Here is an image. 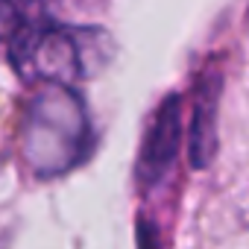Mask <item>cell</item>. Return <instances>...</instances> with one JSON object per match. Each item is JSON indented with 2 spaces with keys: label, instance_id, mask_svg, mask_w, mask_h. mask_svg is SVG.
<instances>
[{
  "label": "cell",
  "instance_id": "obj_5",
  "mask_svg": "<svg viewBox=\"0 0 249 249\" xmlns=\"http://www.w3.org/2000/svg\"><path fill=\"white\" fill-rule=\"evenodd\" d=\"M38 9L36 0H0V44H9L21 24Z\"/></svg>",
  "mask_w": 249,
  "mask_h": 249
},
{
  "label": "cell",
  "instance_id": "obj_2",
  "mask_svg": "<svg viewBox=\"0 0 249 249\" xmlns=\"http://www.w3.org/2000/svg\"><path fill=\"white\" fill-rule=\"evenodd\" d=\"M94 147L85 100L73 85L36 82L24 106L21 153L36 176H62Z\"/></svg>",
  "mask_w": 249,
  "mask_h": 249
},
{
  "label": "cell",
  "instance_id": "obj_6",
  "mask_svg": "<svg viewBox=\"0 0 249 249\" xmlns=\"http://www.w3.org/2000/svg\"><path fill=\"white\" fill-rule=\"evenodd\" d=\"M138 249H161L159 234H156V226L147 223V220L138 223Z\"/></svg>",
  "mask_w": 249,
  "mask_h": 249
},
{
  "label": "cell",
  "instance_id": "obj_1",
  "mask_svg": "<svg viewBox=\"0 0 249 249\" xmlns=\"http://www.w3.org/2000/svg\"><path fill=\"white\" fill-rule=\"evenodd\" d=\"M9 65L30 85L82 82L97 76L114 59V41L103 27L59 24L36 9L6 44Z\"/></svg>",
  "mask_w": 249,
  "mask_h": 249
},
{
  "label": "cell",
  "instance_id": "obj_3",
  "mask_svg": "<svg viewBox=\"0 0 249 249\" xmlns=\"http://www.w3.org/2000/svg\"><path fill=\"white\" fill-rule=\"evenodd\" d=\"M179 147H182V97L167 94L147 123L144 144L138 153L135 176L141 191H159L167 182L176 164Z\"/></svg>",
  "mask_w": 249,
  "mask_h": 249
},
{
  "label": "cell",
  "instance_id": "obj_4",
  "mask_svg": "<svg viewBox=\"0 0 249 249\" xmlns=\"http://www.w3.org/2000/svg\"><path fill=\"white\" fill-rule=\"evenodd\" d=\"M220 73H205L196 85L188 126V156L196 170H205L217 156V111H220Z\"/></svg>",
  "mask_w": 249,
  "mask_h": 249
}]
</instances>
